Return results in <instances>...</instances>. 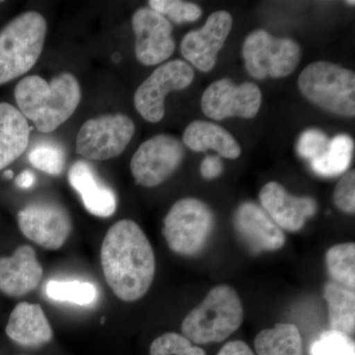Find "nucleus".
<instances>
[{
  "mask_svg": "<svg viewBox=\"0 0 355 355\" xmlns=\"http://www.w3.org/2000/svg\"><path fill=\"white\" fill-rule=\"evenodd\" d=\"M193 78V67L184 60H171L160 65L135 91V109L144 120L159 123L165 116L166 96L189 87Z\"/></svg>",
  "mask_w": 355,
  "mask_h": 355,
  "instance_id": "9",
  "label": "nucleus"
},
{
  "mask_svg": "<svg viewBox=\"0 0 355 355\" xmlns=\"http://www.w3.org/2000/svg\"><path fill=\"white\" fill-rule=\"evenodd\" d=\"M184 146L196 153L214 149L223 157L236 159L241 155V147L237 140L225 130L205 121H195L184 130Z\"/></svg>",
  "mask_w": 355,
  "mask_h": 355,
  "instance_id": "21",
  "label": "nucleus"
},
{
  "mask_svg": "<svg viewBox=\"0 0 355 355\" xmlns=\"http://www.w3.org/2000/svg\"><path fill=\"white\" fill-rule=\"evenodd\" d=\"M260 200L265 211L279 228L296 232L317 212L316 200L310 197H294L279 183L270 182L263 187Z\"/></svg>",
  "mask_w": 355,
  "mask_h": 355,
  "instance_id": "16",
  "label": "nucleus"
},
{
  "mask_svg": "<svg viewBox=\"0 0 355 355\" xmlns=\"http://www.w3.org/2000/svg\"><path fill=\"white\" fill-rule=\"evenodd\" d=\"M328 272L336 284L354 291L355 287V244L343 243L336 245L327 252Z\"/></svg>",
  "mask_w": 355,
  "mask_h": 355,
  "instance_id": "26",
  "label": "nucleus"
},
{
  "mask_svg": "<svg viewBox=\"0 0 355 355\" xmlns=\"http://www.w3.org/2000/svg\"><path fill=\"white\" fill-rule=\"evenodd\" d=\"M3 176L6 179H11V178H13V172L11 170H7L4 172Z\"/></svg>",
  "mask_w": 355,
  "mask_h": 355,
  "instance_id": "36",
  "label": "nucleus"
},
{
  "mask_svg": "<svg viewBox=\"0 0 355 355\" xmlns=\"http://www.w3.org/2000/svg\"><path fill=\"white\" fill-rule=\"evenodd\" d=\"M1 3H2V1H0V4H1Z\"/></svg>",
  "mask_w": 355,
  "mask_h": 355,
  "instance_id": "38",
  "label": "nucleus"
},
{
  "mask_svg": "<svg viewBox=\"0 0 355 355\" xmlns=\"http://www.w3.org/2000/svg\"><path fill=\"white\" fill-rule=\"evenodd\" d=\"M330 140L322 130H307L299 137L297 153L301 157L312 161L326 153Z\"/></svg>",
  "mask_w": 355,
  "mask_h": 355,
  "instance_id": "31",
  "label": "nucleus"
},
{
  "mask_svg": "<svg viewBox=\"0 0 355 355\" xmlns=\"http://www.w3.org/2000/svg\"><path fill=\"white\" fill-rule=\"evenodd\" d=\"M241 299L234 288L218 286L184 318L182 331L198 345L221 343L234 334L243 321Z\"/></svg>",
  "mask_w": 355,
  "mask_h": 355,
  "instance_id": "3",
  "label": "nucleus"
},
{
  "mask_svg": "<svg viewBox=\"0 0 355 355\" xmlns=\"http://www.w3.org/2000/svg\"><path fill=\"white\" fill-rule=\"evenodd\" d=\"M27 119L8 103H0V170L20 157L29 144Z\"/></svg>",
  "mask_w": 355,
  "mask_h": 355,
  "instance_id": "20",
  "label": "nucleus"
},
{
  "mask_svg": "<svg viewBox=\"0 0 355 355\" xmlns=\"http://www.w3.org/2000/svg\"><path fill=\"white\" fill-rule=\"evenodd\" d=\"M232 16L227 11H216L200 30L191 31L181 44L183 57L196 69L209 72L216 67L217 55L232 29Z\"/></svg>",
  "mask_w": 355,
  "mask_h": 355,
  "instance_id": "14",
  "label": "nucleus"
},
{
  "mask_svg": "<svg viewBox=\"0 0 355 355\" xmlns=\"http://www.w3.org/2000/svg\"><path fill=\"white\" fill-rule=\"evenodd\" d=\"M217 355H254L252 349L248 347L247 343L241 342V340H235L226 343L219 350Z\"/></svg>",
  "mask_w": 355,
  "mask_h": 355,
  "instance_id": "34",
  "label": "nucleus"
},
{
  "mask_svg": "<svg viewBox=\"0 0 355 355\" xmlns=\"http://www.w3.org/2000/svg\"><path fill=\"white\" fill-rule=\"evenodd\" d=\"M69 182L83 200L89 214L100 218L114 216L116 209L114 191L100 179L94 168L84 160H78L70 167Z\"/></svg>",
  "mask_w": 355,
  "mask_h": 355,
  "instance_id": "18",
  "label": "nucleus"
},
{
  "mask_svg": "<svg viewBox=\"0 0 355 355\" xmlns=\"http://www.w3.org/2000/svg\"><path fill=\"white\" fill-rule=\"evenodd\" d=\"M184 156L183 144L169 135H158L144 141L130 161L135 183L154 188L177 171Z\"/></svg>",
  "mask_w": 355,
  "mask_h": 355,
  "instance_id": "10",
  "label": "nucleus"
},
{
  "mask_svg": "<svg viewBox=\"0 0 355 355\" xmlns=\"http://www.w3.org/2000/svg\"><path fill=\"white\" fill-rule=\"evenodd\" d=\"M36 182V176L34 173L30 170H24L18 175L15 180V184H17L18 188L20 189H30L32 188Z\"/></svg>",
  "mask_w": 355,
  "mask_h": 355,
  "instance_id": "35",
  "label": "nucleus"
},
{
  "mask_svg": "<svg viewBox=\"0 0 355 355\" xmlns=\"http://www.w3.org/2000/svg\"><path fill=\"white\" fill-rule=\"evenodd\" d=\"M6 335L21 347H39L53 340V331L43 308L36 303L21 302L14 308Z\"/></svg>",
  "mask_w": 355,
  "mask_h": 355,
  "instance_id": "19",
  "label": "nucleus"
},
{
  "mask_svg": "<svg viewBox=\"0 0 355 355\" xmlns=\"http://www.w3.org/2000/svg\"><path fill=\"white\" fill-rule=\"evenodd\" d=\"M17 220L22 234L44 249H60L72 232L71 217L67 209L50 200L26 205L18 214Z\"/></svg>",
  "mask_w": 355,
  "mask_h": 355,
  "instance_id": "11",
  "label": "nucleus"
},
{
  "mask_svg": "<svg viewBox=\"0 0 355 355\" xmlns=\"http://www.w3.org/2000/svg\"><path fill=\"white\" fill-rule=\"evenodd\" d=\"M311 355H355L354 342L349 336L326 331L311 345Z\"/></svg>",
  "mask_w": 355,
  "mask_h": 355,
  "instance_id": "29",
  "label": "nucleus"
},
{
  "mask_svg": "<svg viewBox=\"0 0 355 355\" xmlns=\"http://www.w3.org/2000/svg\"><path fill=\"white\" fill-rule=\"evenodd\" d=\"M150 9L169 18L176 24L197 21L202 16V8L191 2L181 0H150Z\"/></svg>",
  "mask_w": 355,
  "mask_h": 355,
  "instance_id": "28",
  "label": "nucleus"
},
{
  "mask_svg": "<svg viewBox=\"0 0 355 355\" xmlns=\"http://www.w3.org/2000/svg\"><path fill=\"white\" fill-rule=\"evenodd\" d=\"M234 225L243 242L254 254L282 249L286 236L265 210L256 203H242L236 210Z\"/></svg>",
  "mask_w": 355,
  "mask_h": 355,
  "instance_id": "15",
  "label": "nucleus"
},
{
  "mask_svg": "<svg viewBox=\"0 0 355 355\" xmlns=\"http://www.w3.org/2000/svg\"><path fill=\"white\" fill-rule=\"evenodd\" d=\"M247 71L254 78H282L291 76L300 62L301 50L295 41L275 38L265 30H256L245 40L242 48Z\"/></svg>",
  "mask_w": 355,
  "mask_h": 355,
  "instance_id": "7",
  "label": "nucleus"
},
{
  "mask_svg": "<svg viewBox=\"0 0 355 355\" xmlns=\"http://www.w3.org/2000/svg\"><path fill=\"white\" fill-rule=\"evenodd\" d=\"M100 257L105 279L116 297L135 302L148 292L155 275V254L139 224L130 219L114 223L103 240Z\"/></svg>",
  "mask_w": 355,
  "mask_h": 355,
  "instance_id": "1",
  "label": "nucleus"
},
{
  "mask_svg": "<svg viewBox=\"0 0 355 355\" xmlns=\"http://www.w3.org/2000/svg\"><path fill=\"white\" fill-rule=\"evenodd\" d=\"M347 3H349V6H354V1H347Z\"/></svg>",
  "mask_w": 355,
  "mask_h": 355,
  "instance_id": "37",
  "label": "nucleus"
},
{
  "mask_svg": "<svg viewBox=\"0 0 355 355\" xmlns=\"http://www.w3.org/2000/svg\"><path fill=\"white\" fill-rule=\"evenodd\" d=\"M135 34V57L140 64L151 67L162 64L174 53L170 21L150 8H140L132 16Z\"/></svg>",
  "mask_w": 355,
  "mask_h": 355,
  "instance_id": "13",
  "label": "nucleus"
},
{
  "mask_svg": "<svg viewBox=\"0 0 355 355\" xmlns=\"http://www.w3.org/2000/svg\"><path fill=\"white\" fill-rule=\"evenodd\" d=\"M214 225V214L205 202L193 198H183L168 211L163 236L174 253L196 256L207 246Z\"/></svg>",
  "mask_w": 355,
  "mask_h": 355,
  "instance_id": "6",
  "label": "nucleus"
},
{
  "mask_svg": "<svg viewBox=\"0 0 355 355\" xmlns=\"http://www.w3.org/2000/svg\"><path fill=\"white\" fill-rule=\"evenodd\" d=\"M261 89L253 83L236 85L228 78L210 84L202 97V110L214 121L239 116L253 119L260 111Z\"/></svg>",
  "mask_w": 355,
  "mask_h": 355,
  "instance_id": "12",
  "label": "nucleus"
},
{
  "mask_svg": "<svg viewBox=\"0 0 355 355\" xmlns=\"http://www.w3.org/2000/svg\"><path fill=\"white\" fill-rule=\"evenodd\" d=\"M48 25L41 14L28 11L14 18L0 32V85L17 78L36 64Z\"/></svg>",
  "mask_w": 355,
  "mask_h": 355,
  "instance_id": "4",
  "label": "nucleus"
},
{
  "mask_svg": "<svg viewBox=\"0 0 355 355\" xmlns=\"http://www.w3.org/2000/svg\"><path fill=\"white\" fill-rule=\"evenodd\" d=\"M324 297L328 303L331 330L352 335L355 329L354 291L336 282H328L324 286Z\"/></svg>",
  "mask_w": 355,
  "mask_h": 355,
  "instance_id": "22",
  "label": "nucleus"
},
{
  "mask_svg": "<svg viewBox=\"0 0 355 355\" xmlns=\"http://www.w3.org/2000/svg\"><path fill=\"white\" fill-rule=\"evenodd\" d=\"M28 159L33 167L53 176L62 174L67 164L64 147L51 141H42L33 146Z\"/></svg>",
  "mask_w": 355,
  "mask_h": 355,
  "instance_id": "27",
  "label": "nucleus"
},
{
  "mask_svg": "<svg viewBox=\"0 0 355 355\" xmlns=\"http://www.w3.org/2000/svg\"><path fill=\"white\" fill-rule=\"evenodd\" d=\"M354 142L347 135H340L330 140L323 155L310 161L313 171L322 177H335L349 168L354 153Z\"/></svg>",
  "mask_w": 355,
  "mask_h": 355,
  "instance_id": "24",
  "label": "nucleus"
},
{
  "mask_svg": "<svg viewBox=\"0 0 355 355\" xmlns=\"http://www.w3.org/2000/svg\"><path fill=\"white\" fill-rule=\"evenodd\" d=\"M223 172V163L220 156L209 155L203 159L200 164V174L207 180L216 179Z\"/></svg>",
  "mask_w": 355,
  "mask_h": 355,
  "instance_id": "33",
  "label": "nucleus"
},
{
  "mask_svg": "<svg viewBox=\"0 0 355 355\" xmlns=\"http://www.w3.org/2000/svg\"><path fill=\"white\" fill-rule=\"evenodd\" d=\"M254 349L258 355H303L302 338L294 324H277L258 334Z\"/></svg>",
  "mask_w": 355,
  "mask_h": 355,
  "instance_id": "23",
  "label": "nucleus"
},
{
  "mask_svg": "<svg viewBox=\"0 0 355 355\" xmlns=\"http://www.w3.org/2000/svg\"><path fill=\"white\" fill-rule=\"evenodd\" d=\"M18 110L39 132H53L78 107L81 89L73 74L62 72L48 83L39 76L25 77L14 91Z\"/></svg>",
  "mask_w": 355,
  "mask_h": 355,
  "instance_id": "2",
  "label": "nucleus"
},
{
  "mask_svg": "<svg viewBox=\"0 0 355 355\" xmlns=\"http://www.w3.org/2000/svg\"><path fill=\"white\" fill-rule=\"evenodd\" d=\"M43 275V266L29 245L18 247L10 257H0V292L9 297L36 291Z\"/></svg>",
  "mask_w": 355,
  "mask_h": 355,
  "instance_id": "17",
  "label": "nucleus"
},
{
  "mask_svg": "<svg viewBox=\"0 0 355 355\" xmlns=\"http://www.w3.org/2000/svg\"><path fill=\"white\" fill-rule=\"evenodd\" d=\"M46 294L51 300L69 302L79 306L94 304L99 291L92 282L81 280H50Z\"/></svg>",
  "mask_w": 355,
  "mask_h": 355,
  "instance_id": "25",
  "label": "nucleus"
},
{
  "mask_svg": "<svg viewBox=\"0 0 355 355\" xmlns=\"http://www.w3.org/2000/svg\"><path fill=\"white\" fill-rule=\"evenodd\" d=\"M334 202L338 209L347 214L355 211V172L347 173L338 181L334 191Z\"/></svg>",
  "mask_w": 355,
  "mask_h": 355,
  "instance_id": "32",
  "label": "nucleus"
},
{
  "mask_svg": "<svg viewBox=\"0 0 355 355\" xmlns=\"http://www.w3.org/2000/svg\"><path fill=\"white\" fill-rule=\"evenodd\" d=\"M301 93L318 107L343 116L355 114V74L328 62H313L298 78Z\"/></svg>",
  "mask_w": 355,
  "mask_h": 355,
  "instance_id": "5",
  "label": "nucleus"
},
{
  "mask_svg": "<svg viewBox=\"0 0 355 355\" xmlns=\"http://www.w3.org/2000/svg\"><path fill=\"white\" fill-rule=\"evenodd\" d=\"M150 355H207L205 350L193 347L186 336L167 333L151 343Z\"/></svg>",
  "mask_w": 355,
  "mask_h": 355,
  "instance_id": "30",
  "label": "nucleus"
},
{
  "mask_svg": "<svg viewBox=\"0 0 355 355\" xmlns=\"http://www.w3.org/2000/svg\"><path fill=\"white\" fill-rule=\"evenodd\" d=\"M135 132L132 119L125 114L96 116L84 123L77 135L76 153L88 160L118 157Z\"/></svg>",
  "mask_w": 355,
  "mask_h": 355,
  "instance_id": "8",
  "label": "nucleus"
}]
</instances>
